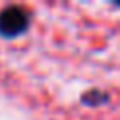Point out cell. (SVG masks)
I'll return each instance as SVG.
<instances>
[{
    "label": "cell",
    "instance_id": "obj_1",
    "mask_svg": "<svg viewBox=\"0 0 120 120\" xmlns=\"http://www.w3.org/2000/svg\"><path fill=\"white\" fill-rule=\"evenodd\" d=\"M30 24L28 12L20 6H8L0 12V36L4 38H14L22 34Z\"/></svg>",
    "mask_w": 120,
    "mask_h": 120
}]
</instances>
